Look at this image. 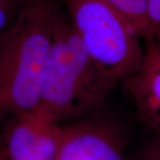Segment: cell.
Wrapping results in <instances>:
<instances>
[{
    "mask_svg": "<svg viewBox=\"0 0 160 160\" xmlns=\"http://www.w3.org/2000/svg\"><path fill=\"white\" fill-rule=\"evenodd\" d=\"M106 108L62 125L56 160H127L123 120Z\"/></svg>",
    "mask_w": 160,
    "mask_h": 160,
    "instance_id": "277c9868",
    "label": "cell"
},
{
    "mask_svg": "<svg viewBox=\"0 0 160 160\" xmlns=\"http://www.w3.org/2000/svg\"><path fill=\"white\" fill-rule=\"evenodd\" d=\"M0 160H9L4 145H0Z\"/></svg>",
    "mask_w": 160,
    "mask_h": 160,
    "instance_id": "8fae6325",
    "label": "cell"
},
{
    "mask_svg": "<svg viewBox=\"0 0 160 160\" xmlns=\"http://www.w3.org/2000/svg\"><path fill=\"white\" fill-rule=\"evenodd\" d=\"M30 1H45V2H47V3H50V4H52V5H56V1L57 0H26V2H30Z\"/></svg>",
    "mask_w": 160,
    "mask_h": 160,
    "instance_id": "7c38bea8",
    "label": "cell"
},
{
    "mask_svg": "<svg viewBox=\"0 0 160 160\" xmlns=\"http://www.w3.org/2000/svg\"><path fill=\"white\" fill-rule=\"evenodd\" d=\"M138 160H160V141L148 145L141 152Z\"/></svg>",
    "mask_w": 160,
    "mask_h": 160,
    "instance_id": "30bf717a",
    "label": "cell"
},
{
    "mask_svg": "<svg viewBox=\"0 0 160 160\" xmlns=\"http://www.w3.org/2000/svg\"><path fill=\"white\" fill-rule=\"evenodd\" d=\"M11 118L4 144L8 159H57L62 125L46 120L37 111Z\"/></svg>",
    "mask_w": 160,
    "mask_h": 160,
    "instance_id": "5b68a950",
    "label": "cell"
},
{
    "mask_svg": "<svg viewBox=\"0 0 160 160\" xmlns=\"http://www.w3.org/2000/svg\"><path fill=\"white\" fill-rule=\"evenodd\" d=\"M66 13L87 53L111 78L123 82L142 62L141 38L105 0H65Z\"/></svg>",
    "mask_w": 160,
    "mask_h": 160,
    "instance_id": "3957f363",
    "label": "cell"
},
{
    "mask_svg": "<svg viewBox=\"0 0 160 160\" xmlns=\"http://www.w3.org/2000/svg\"><path fill=\"white\" fill-rule=\"evenodd\" d=\"M116 8L129 22L132 27L145 42H149V26L147 22L148 0H105Z\"/></svg>",
    "mask_w": 160,
    "mask_h": 160,
    "instance_id": "52a82bcc",
    "label": "cell"
},
{
    "mask_svg": "<svg viewBox=\"0 0 160 160\" xmlns=\"http://www.w3.org/2000/svg\"><path fill=\"white\" fill-rule=\"evenodd\" d=\"M26 0H0V37L16 22Z\"/></svg>",
    "mask_w": 160,
    "mask_h": 160,
    "instance_id": "ba28073f",
    "label": "cell"
},
{
    "mask_svg": "<svg viewBox=\"0 0 160 160\" xmlns=\"http://www.w3.org/2000/svg\"><path fill=\"white\" fill-rule=\"evenodd\" d=\"M56 5L28 2L0 37V118L36 111L50 57Z\"/></svg>",
    "mask_w": 160,
    "mask_h": 160,
    "instance_id": "7a4b0ae2",
    "label": "cell"
},
{
    "mask_svg": "<svg viewBox=\"0 0 160 160\" xmlns=\"http://www.w3.org/2000/svg\"><path fill=\"white\" fill-rule=\"evenodd\" d=\"M146 15L150 38L149 42L160 45V0H148Z\"/></svg>",
    "mask_w": 160,
    "mask_h": 160,
    "instance_id": "9c48e42d",
    "label": "cell"
},
{
    "mask_svg": "<svg viewBox=\"0 0 160 160\" xmlns=\"http://www.w3.org/2000/svg\"><path fill=\"white\" fill-rule=\"evenodd\" d=\"M122 83L138 120L160 137V45L146 42L140 67Z\"/></svg>",
    "mask_w": 160,
    "mask_h": 160,
    "instance_id": "8992f818",
    "label": "cell"
},
{
    "mask_svg": "<svg viewBox=\"0 0 160 160\" xmlns=\"http://www.w3.org/2000/svg\"><path fill=\"white\" fill-rule=\"evenodd\" d=\"M118 85L87 53L66 12L56 8L50 57L37 112L64 125L106 108Z\"/></svg>",
    "mask_w": 160,
    "mask_h": 160,
    "instance_id": "6da1fadb",
    "label": "cell"
}]
</instances>
